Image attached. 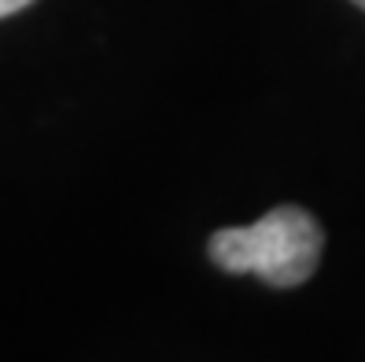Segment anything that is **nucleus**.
Returning a JSON list of instances; mask_svg holds the SVG:
<instances>
[{"label":"nucleus","instance_id":"1","mask_svg":"<svg viewBox=\"0 0 365 362\" xmlns=\"http://www.w3.org/2000/svg\"><path fill=\"white\" fill-rule=\"evenodd\" d=\"M207 251L225 273H255L269 288H299L321 263L325 229L307 207L281 203L255 226L210 233Z\"/></svg>","mask_w":365,"mask_h":362},{"label":"nucleus","instance_id":"2","mask_svg":"<svg viewBox=\"0 0 365 362\" xmlns=\"http://www.w3.org/2000/svg\"><path fill=\"white\" fill-rule=\"evenodd\" d=\"M34 0H0V19H8V15H15V11H23V8H30Z\"/></svg>","mask_w":365,"mask_h":362},{"label":"nucleus","instance_id":"3","mask_svg":"<svg viewBox=\"0 0 365 362\" xmlns=\"http://www.w3.org/2000/svg\"><path fill=\"white\" fill-rule=\"evenodd\" d=\"M351 4H358V8H361V11H365V0H351Z\"/></svg>","mask_w":365,"mask_h":362}]
</instances>
